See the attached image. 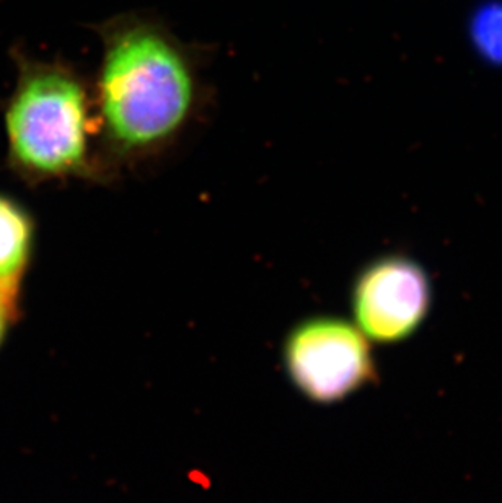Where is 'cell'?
Returning <instances> with one entry per match:
<instances>
[{"label":"cell","mask_w":502,"mask_h":503,"mask_svg":"<svg viewBox=\"0 0 502 503\" xmlns=\"http://www.w3.org/2000/svg\"><path fill=\"white\" fill-rule=\"evenodd\" d=\"M284 365L292 385L319 404L348 397L375 374L362 331L334 316H313L292 327Z\"/></svg>","instance_id":"3"},{"label":"cell","mask_w":502,"mask_h":503,"mask_svg":"<svg viewBox=\"0 0 502 503\" xmlns=\"http://www.w3.org/2000/svg\"><path fill=\"white\" fill-rule=\"evenodd\" d=\"M431 303L426 272L406 258L378 259L355 279L352 309L357 327L372 341L390 344L413 334Z\"/></svg>","instance_id":"4"},{"label":"cell","mask_w":502,"mask_h":503,"mask_svg":"<svg viewBox=\"0 0 502 503\" xmlns=\"http://www.w3.org/2000/svg\"><path fill=\"white\" fill-rule=\"evenodd\" d=\"M93 31L99 59L90 85L109 182L175 149L203 114L207 87L197 49L157 16L126 12Z\"/></svg>","instance_id":"1"},{"label":"cell","mask_w":502,"mask_h":503,"mask_svg":"<svg viewBox=\"0 0 502 503\" xmlns=\"http://www.w3.org/2000/svg\"><path fill=\"white\" fill-rule=\"evenodd\" d=\"M36 241L34 217L22 200L0 191V300L15 319Z\"/></svg>","instance_id":"5"},{"label":"cell","mask_w":502,"mask_h":503,"mask_svg":"<svg viewBox=\"0 0 502 503\" xmlns=\"http://www.w3.org/2000/svg\"><path fill=\"white\" fill-rule=\"evenodd\" d=\"M13 321V318L8 313V309L5 308V305L2 303L0 300V345H2L4 339H5V334H7V326L8 323Z\"/></svg>","instance_id":"6"},{"label":"cell","mask_w":502,"mask_h":503,"mask_svg":"<svg viewBox=\"0 0 502 503\" xmlns=\"http://www.w3.org/2000/svg\"><path fill=\"white\" fill-rule=\"evenodd\" d=\"M16 75L2 108L5 164L25 184L106 182L90 81L69 62L13 52Z\"/></svg>","instance_id":"2"}]
</instances>
